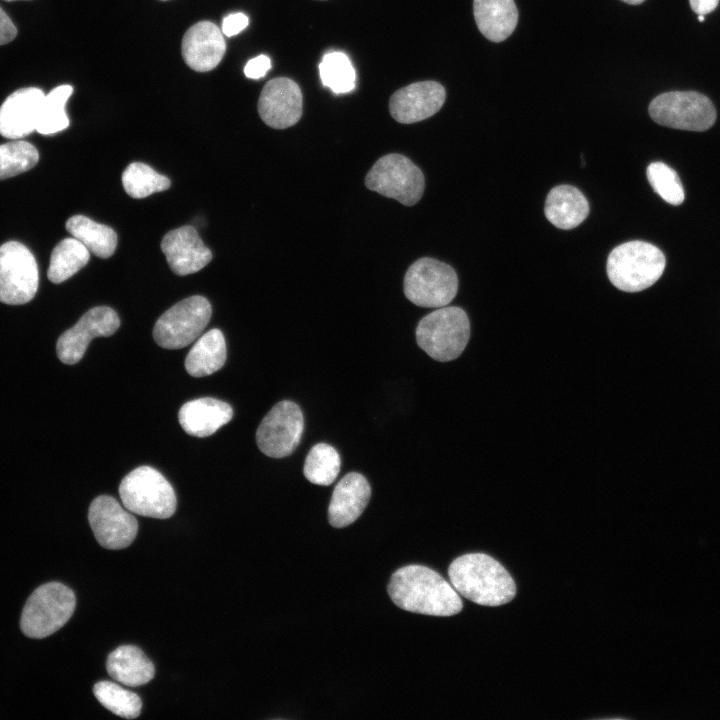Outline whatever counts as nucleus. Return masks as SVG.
Segmentation results:
<instances>
[{
    "label": "nucleus",
    "mask_w": 720,
    "mask_h": 720,
    "mask_svg": "<svg viewBox=\"0 0 720 720\" xmlns=\"http://www.w3.org/2000/svg\"><path fill=\"white\" fill-rule=\"evenodd\" d=\"M388 593L398 607L409 612L452 616L463 608L452 584L422 565H408L396 570L388 584Z\"/></svg>",
    "instance_id": "1"
},
{
    "label": "nucleus",
    "mask_w": 720,
    "mask_h": 720,
    "mask_svg": "<svg viewBox=\"0 0 720 720\" xmlns=\"http://www.w3.org/2000/svg\"><path fill=\"white\" fill-rule=\"evenodd\" d=\"M452 586L465 598L480 605L500 606L510 602L516 585L509 572L484 553H469L456 558L449 566Z\"/></svg>",
    "instance_id": "2"
},
{
    "label": "nucleus",
    "mask_w": 720,
    "mask_h": 720,
    "mask_svg": "<svg viewBox=\"0 0 720 720\" xmlns=\"http://www.w3.org/2000/svg\"><path fill=\"white\" fill-rule=\"evenodd\" d=\"M666 259L651 243L635 240L615 247L607 259L611 283L624 292H639L652 286L662 275Z\"/></svg>",
    "instance_id": "3"
},
{
    "label": "nucleus",
    "mask_w": 720,
    "mask_h": 720,
    "mask_svg": "<svg viewBox=\"0 0 720 720\" xmlns=\"http://www.w3.org/2000/svg\"><path fill=\"white\" fill-rule=\"evenodd\" d=\"M415 335L418 346L431 358L451 361L461 355L469 341V318L460 307H440L418 322Z\"/></svg>",
    "instance_id": "4"
},
{
    "label": "nucleus",
    "mask_w": 720,
    "mask_h": 720,
    "mask_svg": "<svg viewBox=\"0 0 720 720\" xmlns=\"http://www.w3.org/2000/svg\"><path fill=\"white\" fill-rule=\"evenodd\" d=\"M119 495L127 510L141 516L166 519L176 510L172 485L150 466H140L128 473L119 485Z\"/></svg>",
    "instance_id": "5"
},
{
    "label": "nucleus",
    "mask_w": 720,
    "mask_h": 720,
    "mask_svg": "<svg viewBox=\"0 0 720 720\" xmlns=\"http://www.w3.org/2000/svg\"><path fill=\"white\" fill-rule=\"evenodd\" d=\"M75 606L76 597L69 587L46 583L28 598L21 615V630L28 637L45 638L66 624Z\"/></svg>",
    "instance_id": "6"
},
{
    "label": "nucleus",
    "mask_w": 720,
    "mask_h": 720,
    "mask_svg": "<svg viewBox=\"0 0 720 720\" xmlns=\"http://www.w3.org/2000/svg\"><path fill=\"white\" fill-rule=\"evenodd\" d=\"M406 298L420 307L447 306L456 296L458 277L448 264L431 257L416 260L405 273Z\"/></svg>",
    "instance_id": "7"
},
{
    "label": "nucleus",
    "mask_w": 720,
    "mask_h": 720,
    "mask_svg": "<svg viewBox=\"0 0 720 720\" xmlns=\"http://www.w3.org/2000/svg\"><path fill=\"white\" fill-rule=\"evenodd\" d=\"M365 185L380 195L413 206L424 193L425 178L408 157L390 153L374 163L365 177Z\"/></svg>",
    "instance_id": "8"
},
{
    "label": "nucleus",
    "mask_w": 720,
    "mask_h": 720,
    "mask_svg": "<svg viewBox=\"0 0 720 720\" xmlns=\"http://www.w3.org/2000/svg\"><path fill=\"white\" fill-rule=\"evenodd\" d=\"M212 315L210 302L194 295L164 312L153 328L155 342L165 349H180L199 338Z\"/></svg>",
    "instance_id": "9"
},
{
    "label": "nucleus",
    "mask_w": 720,
    "mask_h": 720,
    "mask_svg": "<svg viewBox=\"0 0 720 720\" xmlns=\"http://www.w3.org/2000/svg\"><path fill=\"white\" fill-rule=\"evenodd\" d=\"M648 111L656 123L680 130L705 131L716 120L710 99L695 91L660 94L651 101Z\"/></svg>",
    "instance_id": "10"
},
{
    "label": "nucleus",
    "mask_w": 720,
    "mask_h": 720,
    "mask_svg": "<svg viewBox=\"0 0 720 720\" xmlns=\"http://www.w3.org/2000/svg\"><path fill=\"white\" fill-rule=\"evenodd\" d=\"M39 283L34 255L22 243L9 241L0 246V301L10 305L32 300Z\"/></svg>",
    "instance_id": "11"
},
{
    "label": "nucleus",
    "mask_w": 720,
    "mask_h": 720,
    "mask_svg": "<svg viewBox=\"0 0 720 720\" xmlns=\"http://www.w3.org/2000/svg\"><path fill=\"white\" fill-rule=\"evenodd\" d=\"M303 430L302 410L293 401L283 400L275 404L260 422L256 443L266 456L283 458L297 448Z\"/></svg>",
    "instance_id": "12"
},
{
    "label": "nucleus",
    "mask_w": 720,
    "mask_h": 720,
    "mask_svg": "<svg viewBox=\"0 0 720 720\" xmlns=\"http://www.w3.org/2000/svg\"><path fill=\"white\" fill-rule=\"evenodd\" d=\"M88 520L96 540L106 549L128 547L138 532L136 518L109 495H100L91 502Z\"/></svg>",
    "instance_id": "13"
},
{
    "label": "nucleus",
    "mask_w": 720,
    "mask_h": 720,
    "mask_svg": "<svg viewBox=\"0 0 720 720\" xmlns=\"http://www.w3.org/2000/svg\"><path fill=\"white\" fill-rule=\"evenodd\" d=\"M120 326L118 314L108 306L88 310L79 321L57 340L58 358L64 364L79 362L92 339L113 335Z\"/></svg>",
    "instance_id": "14"
},
{
    "label": "nucleus",
    "mask_w": 720,
    "mask_h": 720,
    "mask_svg": "<svg viewBox=\"0 0 720 720\" xmlns=\"http://www.w3.org/2000/svg\"><path fill=\"white\" fill-rule=\"evenodd\" d=\"M302 110V92L289 78H274L261 91L258 112L263 122L272 128L293 126L300 120Z\"/></svg>",
    "instance_id": "15"
},
{
    "label": "nucleus",
    "mask_w": 720,
    "mask_h": 720,
    "mask_svg": "<svg viewBox=\"0 0 720 720\" xmlns=\"http://www.w3.org/2000/svg\"><path fill=\"white\" fill-rule=\"evenodd\" d=\"M445 97V89L438 82H416L397 90L391 96L390 114L399 123L419 122L438 112Z\"/></svg>",
    "instance_id": "16"
},
{
    "label": "nucleus",
    "mask_w": 720,
    "mask_h": 720,
    "mask_svg": "<svg viewBox=\"0 0 720 720\" xmlns=\"http://www.w3.org/2000/svg\"><path fill=\"white\" fill-rule=\"evenodd\" d=\"M161 250L170 269L179 276L196 273L212 260V252L190 225L167 232Z\"/></svg>",
    "instance_id": "17"
},
{
    "label": "nucleus",
    "mask_w": 720,
    "mask_h": 720,
    "mask_svg": "<svg viewBox=\"0 0 720 720\" xmlns=\"http://www.w3.org/2000/svg\"><path fill=\"white\" fill-rule=\"evenodd\" d=\"M45 94L36 87L10 94L0 107V134L18 139L36 130Z\"/></svg>",
    "instance_id": "18"
},
{
    "label": "nucleus",
    "mask_w": 720,
    "mask_h": 720,
    "mask_svg": "<svg viewBox=\"0 0 720 720\" xmlns=\"http://www.w3.org/2000/svg\"><path fill=\"white\" fill-rule=\"evenodd\" d=\"M181 50L184 61L191 69L207 72L220 63L226 44L223 33L216 24L201 21L186 31Z\"/></svg>",
    "instance_id": "19"
},
{
    "label": "nucleus",
    "mask_w": 720,
    "mask_h": 720,
    "mask_svg": "<svg viewBox=\"0 0 720 720\" xmlns=\"http://www.w3.org/2000/svg\"><path fill=\"white\" fill-rule=\"evenodd\" d=\"M370 496V485L362 474H346L333 490L328 507L329 523L336 528L350 525L362 514Z\"/></svg>",
    "instance_id": "20"
},
{
    "label": "nucleus",
    "mask_w": 720,
    "mask_h": 720,
    "mask_svg": "<svg viewBox=\"0 0 720 720\" xmlns=\"http://www.w3.org/2000/svg\"><path fill=\"white\" fill-rule=\"evenodd\" d=\"M233 416L232 407L219 399L204 397L182 405L178 419L183 430L195 437H208L227 424Z\"/></svg>",
    "instance_id": "21"
},
{
    "label": "nucleus",
    "mask_w": 720,
    "mask_h": 720,
    "mask_svg": "<svg viewBox=\"0 0 720 720\" xmlns=\"http://www.w3.org/2000/svg\"><path fill=\"white\" fill-rule=\"evenodd\" d=\"M545 216L554 226L569 230L581 224L589 214V204L582 192L571 185H559L547 195Z\"/></svg>",
    "instance_id": "22"
},
{
    "label": "nucleus",
    "mask_w": 720,
    "mask_h": 720,
    "mask_svg": "<svg viewBox=\"0 0 720 720\" xmlns=\"http://www.w3.org/2000/svg\"><path fill=\"white\" fill-rule=\"evenodd\" d=\"M473 9L478 29L493 42L508 38L518 22L513 0H474Z\"/></svg>",
    "instance_id": "23"
},
{
    "label": "nucleus",
    "mask_w": 720,
    "mask_h": 720,
    "mask_svg": "<svg viewBox=\"0 0 720 720\" xmlns=\"http://www.w3.org/2000/svg\"><path fill=\"white\" fill-rule=\"evenodd\" d=\"M106 669L114 680L130 687L148 683L155 674L152 661L134 645H122L112 651Z\"/></svg>",
    "instance_id": "24"
},
{
    "label": "nucleus",
    "mask_w": 720,
    "mask_h": 720,
    "mask_svg": "<svg viewBox=\"0 0 720 720\" xmlns=\"http://www.w3.org/2000/svg\"><path fill=\"white\" fill-rule=\"evenodd\" d=\"M226 361L223 333L213 328L195 342L185 359V368L193 377L208 376L222 368Z\"/></svg>",
    "instance_id": "25"
},
{
    "label": "nucleus",
    "mask_w": 720,
    "mask_h": 720,
    "mask_svg": "<svg viewBox=\"0 0 720 720\" xmlns=\"http://www.w3.org/2000/svg\"><path fill=\"white\" fill-rule=\"evenodd\" d=\"M66 230L100 258H109L117 247V234L111 227L84 215L70 217L66 222Z\"/></svg>",
    "instance_id": "26"
},
{
    "label": "nucleus",
    "mask_w": 720,
    "mask_h": 720,
    "mask_svg": "<svg viewBox=\"0 0 720 720\" xmlns=\"http://www.w3.org/2000/svg\"><path fill=\"white\" fill-rule=\"evenodd\" d=\"M89 259L90 251L78 239H63L51 253L48 278L52 283H62L83 268Z\"/></svg>",
    "instance_id": "27"
},
{
    "label": "nucleus",
    "mask_w": 720,
    "mask_h": 720,
    "mask_svg": "<svg viewBox=\"0 0 720 720\" xmlns=\"http://www.w3.org/2000/svg\"><path fill=\"white\" fill-rule=\"evenodd\" d=\"M341 459L334 447L326 443L314 445L308 452L303 473L311 483L328 486L339 474Z\"/></svg>",
    "instance_id": "28"
},
{
    "label": "nucleus",
    "mask_w": 720,
    "mask_h": 720,
    "mask_svg": "<svg viewBox=\"0 0 720 720\" xmlns=\"http://www.w3.org/2000/svg\"><path fill=\"white\" fill-rule=\"evenodd\" d=\"M72 92V86L60 85L45 95L36 127L38 133L50 135L69 126L65 106Z\"/></svg>",
    "instance_id": "29"
},
{
    "label": "nucleus",
    "mask_w": 720,
    "mask_h": 720,
    "mask_svg": "<svg viewBox=\"0 0 720 720\" xmlns=\"http://www.w3.org/2000/svg\"><path fill=\"white\" fill-rule=\"evenodd\" d=\"M125 192L132 198L141 199L155 192L170 188V180L145 163L134 162L122 174Z\"/></svg>",
    "instance_id": "30"
},
{
    "label": "nucleus",
    "mask_w": 720,
    "mask_h": 720,
    "mask_svg": "<svg viewBox=\"0 0 720 720\" xmlns=\"http://www.w3.org/2000/svg\"><path fill=\"white\" fill-rule=\"evenodd\" d=\"M93 692L102 706L120 717L134 719L140 715V697L114 682L100 681L94 685Z\"/></svg>",
    "instance_id": "31"
},
{
    "label": "nucleus",
    "mask_w": 720,
    "mask_h": 720,
    "mask_svg": "<svg viewBox=\"0 0 720 720\" xmlns=\"http://www.w3.org/2000/svg\"><path fill=\"white\" fill-rule=\"evenodd\" d=\"M322 84L335 94L348 93L355 87L356 73L354 67L342 52H330L323 56L319 64Z\"/></svg>",
    "instance_id": "32"
},
{
    "label": "nucleus",
    "mask_w": 720,
    "mask_h": 720,
    "mask_svg": "<svg viewBox=\"0 0 720 720\" xmlns=\"http://www.w3.org/2000/svg\"><path fill=\"white\" fill-rule=\"evenodd\" d=\"M39 160L37 149L26 141H13L0 145V180L33 168Z\"/></svg>",
    "instance_id": "33"
},
{
    "label": "nucleus",
    "mask_w": 720,
    "mask_h": 720,
    "mask_svg": "<svg viewBox=\"0 0 720 720\" xmlns=\"http://www.w3.org/2000/svg\"><path fill=\"white\" fill-rule=\"evenodd\" d=\"M647 178L655 192L667 203L680 205L684 190L677 173L663 162H653L647 167Z\"/></svg>",
    "instance_id": "34"
},
{
    "label": "nucleus",
    "mask_w": 720,
    "mask_h": 720,
    "mask_svg": "<svg viewBox=\"0 0 720 720\" xmlns=\"http://www.w3.org/2000/svg\"><path fill=\"white\" fill-rule=\"evenodd\" d=\"M249 24L247 15L236 12L227 15L222 22V33L227 37H232L243 31Z\"/></svg>",
    "instance_id": "35"
},
{
    "label": "nucleus",
    "mask_w": 720,
    "mask_h": 720,
    "mask_svg": "<svg viewBox=\"0 0 720 720\" xmlns=\"http://www.w3.org/2000/svg\"><path fill=\"white\" fill-rule=\"evenodd\" d=\"M271 68V60L266 55H259L250 59L245 67L244 74L250 79H260L264 77Z\"/></svg>",
    "instance_id": "36"
},
{
    "label": "nucleus",
    "mask_w": 720,
    "mask_h": 720,
    "mask_svg": "<svg viewBox=\"0 0 720 720\" xmlns=\"http://www.w3.org/2000/svg\"><path fill=\"white\" fill-rule=\"evenodd\" d=\"M17 35V29L6 14V12L0 7V45L11 42Z\"/></svg>",
    "instance_id": "37"
},
{
    "label": "nucleus",
    "mask_w": 720,
    "mask_h": 720,
    "mask_svg": "<svg viewBox=\"0 0 720 720\" xmlns=\"http://www.w3.org/2000/svg\"><path fill=\"white\" fill-rule=\"evenodd\" d=\"M720 0H689L692 10L698 15H706L715 10Z\"/></svg>",
    "instance_id": "38"
},
{
    "label": "nucleus",
    "mask_w": 720,
    "mask_h": 720,
    "mask_svg": "<svg viewBox=\"0 0 720 720\" xmlns=\"http://www.w3.org/2000/svg\"><path fill=\"white\" fill-rule=\"evenodd\" d=\"M621 1L631 4V5H638L642 2H644L645 0H621Z\"/></svg>",
    "instance_id": "39"
},
{
    "label": "nucleus",
    "mask_w": 720,
    "mask_h": 720,
    "mask_svg": "<svg viewBox=\"0 0 720 720\" xmlns=\"http://www.w3.org/2000/svg\"><path fill=\"white\" fill-rule=\"evenodd\" d=\"M698 20L703 22L705 20V15H698Z\"/></svg>",
    "instance_id": "40"
},
{
    "label": "nucleus",
    "mask_w": 720,
    "mask_h": 720,
    "mask_svg": "<svg viewBox=\"0 0 720 720\" xmlns=\"http://www.w3.org/2000/svg\"><path fill=\"white\" fill-rule=\"evenodd\" d=\"M5 1H15V0H5Z\"/></svg>",
    "instance_id": "41"
}]
</instances>
